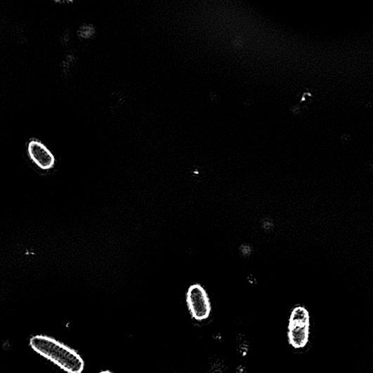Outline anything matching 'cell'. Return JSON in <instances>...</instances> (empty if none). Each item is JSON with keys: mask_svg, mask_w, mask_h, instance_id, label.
Segmentation results:
<instances>
[{"mask_svg": "<svg viewBox=\"0 0 373 373\" xmlns=\"http://www.w3.org/2000/svg\"><path fill=\"white\" fill-rule=\"evenodd\" d=\"M30 347L43 358L67 373H82L85 362L73 348L55 339L37 335L30 340Z\"/></svg>", "mask_w": 373, "mask_h": 373, "instance_id": "obj_1", "label": "cell"}, {"mask_svg": "<svg viewBox=\"0 0 373 373\" xmlns=\"http://www.w3.org/2000/svg\"><path fill=\"white\" fill-rule=\"evenodd\" d=\"M186 303L193 320L202 322L210 317L211 301L207 292L201 284H195L188 288L186 293Z\"/></svg>", "mask_w": 373, "mask_h": 373, "instance_id": "obj_3", "label": "cell"}, {"mask_svg": "<svg viewBox=\"0 0 373 373\" xmlns=\"http://www.w3.org/2000/svg\"><path fill=\"white\" fill-rule=\"evenodd\" d=\"M95 33V30L91 25H84L79 30H78L77 34L81 38L88 39L92 37Z\"/></svg>", "mask_w": 373, "mask_h": 373, "instance_id": "obj_5", "label": "cell"}, {"mask_svg": "<svg viewBox=\"0 0 373 373\" xmlns=\"http://www.w3.org/2000/svg\"><path fill=\"white\" fill-rule=\"evenodd\" d=\"M310 315L306 307L297 306L290 313L287 339L289 344L294 348L303 349L309 343Z\"/></svg>", "mask_w": 373, "mask_h": 373, "instance_id": "obj_2", "label": "cell"}, {"mask_svg": "<svg viewBox=\"0 0 373 373\" xmlns=\"http://www.w3.org/2000/svg\"><path fill=\"white\" fill-rule=\"evenodd\" d=\"M100 373H113V372H112L110 370H104V371L100 372Z\"/></svg>", "mask_w": 373, "mask_h": 373, "instance_id": "obj_6", "label": "cell"}, {"mask_svg": "<svg viewBox=\"0 0 373 373\" xmlns=\"http://www.w3.org/2000/svg\"><path fill=\"white\" fill-rule=\"evenodd\" d=\"M27 153L34 164L42 170L53 168L55 159L53 153L40 140L32 139L27 144Z\"/></svg>", "mask_w": 373, "mask_h": 373, "instance_id": "obj_4", "label": "cell"}]
</instances>
